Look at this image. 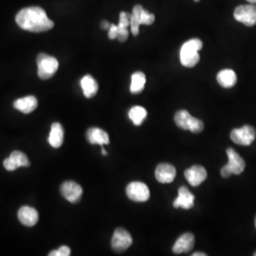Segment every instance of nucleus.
Here are the masks:
<instances>
[{"instance_id": "f257e3e1", "label": "nucleus", "mask_w": 256, "mask_h": 256, "mask_svg": "<svg viewBox=\"0 0 256 256\" xmlns=\"http://www.w3.org/2000/svg\"><path fill=\"white\" fill-rule=\"evenodd\" d=\"M19 27L30 32H44L54 27V21L48 18L46 12L40 7H27L16 16Z\"/></svg>"}, {"instance_id": "f03ea898", "label": "nucleus", "mask_w": 256, "mask_h": 256, "mask_svg": "<svg viewBox=\"0 0 256 256\" xmlns=\"http://www.w3.org/2000/svg\"><path fill=\"white\" fill-rule=\"evenodd\" d=\"M202 40L191 39L183 44L180 48V62L186 68H192L200 62L198 52L202 48Z\"/></svg>"}, {"instance_id": "7ed1b4c3", "label": "nucleus", "mask_w": 256, "mask_h": 256, "mask_svg": "<svg viewBox=\"0 0 256 256\" xmlns=\"http://www.w3.org/2000/svg\"><path fill=\"white\" fill-rule=\"evenodd\" d=\"M227 156L229 158L228 164L223 166L220 170V174L224 178H228L232 174H240L245 170V160L239 156L238 152L232 149H227Z\"/></svg>"}, {"instance_id": "20e7f679", "label": "nucleus", "mask_w": 256, "mask_h": 256, "mask_svg": "<svg viewBox=\"0 0 256 256\" xmlns=\"http://www.w3.org/2000/svg\"><path fill=\"white\" fill-rule=\"evenodd\" d=\"M176 124L183 130H189L192 133H200L204 129V124L200 120L194 118L187 110H180L174 114Z\"/></svg>"}, {"instance_id": "39448f33", "label": "nucleus", "mask_w": 256, "mask_h": 256, "mask_svg": "<svg viewBox=\"0 0 256 256\" xmlns=\"http://www.w3.org/2000/svg\"><path fill=\"white\" fill-rule=\"evenodd\" d=\"M37 66H38V76L42 80H48L52 78L58 70V61L57 59L46 54H40L37 56Z\"/></svg>"}, {"instance_id": "423d86ee", "label": "nucleus", "mask_w": 256, "mask_h": 256, "mask_svg": "<svg viewBox=\"0 0 256 256\" xmlns=\"http://www.w3.org/2000/svg\"><path fill=\"white\" fill-rule=\"evenodd\" d=\"M230 140L238 146H248L256 137V131L252 126H244L241 128H236L230 132Z\"/></svg>"}, {"instance_id": "0eeeda50", "label": "nucleus", "mask_w": 256, "mask_h": 256, "mask_svg": "<svg viewBox=\"0 0 256 256\" xmlns=\"http://www.w3.org/2000/svg\"><path fill=\"white\" fill-rule=\"evenodd\" d=\"M132 236L124 228L115 230L111 240V247L114 252H124L132 245Z\"/></svg>"}, {"instance_id": "6e6552de", "label": "nucleus", "mask_w": 256, "mask_h": 256, "mask_svg": "<svg viewBox=\"0 0 256 256\" xmlns=\"http://www.w3.org/2000/svg\"><path fill=\"white\" fill-rule=\"evenodd\" d=\"M126 196L129 200L136 202H146L150 198V191L146 184L134 182L129 183L126 187Z\"/></svg>"}, {"instance_id": "1a4fd4ad", "label": "nucleus", "mask_w": 256, "mask_h": 256, "mask_svg": "<svg viewBox=\"0 0 256 256\" xmlns=\"http://www.w3.org/2000/svg\"><path fill=\"white\" fill-rule=\"evenodd\" d=\"M234 16L238 22L243 23L248 27L256 25V6L254 5H241L234 10Z\"/></svg>"}, {"instance_id": "9d476101", "label": "nucleus", "mask_w": 256, "mask_h": 256, "mask_svg": "<svg viewBox=\"0 0 256 256\" xmlns=\"http://www.w3.org/2000/svg\"><path fill=\"white\" fill-rule=\"evenodd\" d=\"M62 196L70 203H78L82 196V187L74 182H64L60 188Z\"/></svg>"}, {"instance_id": "9b49d317", "label": "nucleus", "mask_w": 256, "mask_h": 256, "mask_svg": "<svg viewBox=\"0 0 256 256\" xmlns=\"http://www.w3.org/2000/svg\"><path fill=\"white\" fill-rule=\"evenodd\" d=\"M185 178L194 187L200 186L207 178V171L202 165H194L184 172Z\"/></svg>"}, {"instance_id": "f8f14e48", "label": "nucleus", "mask_w": 256, "mask_h": 256, "mask_svg": "<svg viewBox=\"0 0 256 256\" xmlns=\"http://www.w3.org/2000/svg\"><path fill=\"white\" fill-rule=\"evenodd\" d=\"M3 165L7 171H14L18 167H28L30 164L24 153L14 151L9 158L4 160Z\"/></svg>"}, {"instance_id": "ddd939ff", "label": "nucleus", "mask_w": 256, "mask_h": 256, "mask_svg": "<svg viewBox=\"0 0 256 256\" xmlns=\"http://www.w3.org/2000/svg\"><path fill=\"white\" fill-rule=\"evenodd\" d=\"M176 176V170L172 164H160L156 168L155 176L158 182L164 184L173 182Z\"/></svg>"}, {"instance_id": "4468645a", "label": "nucleus", "mask_w": 256, "mask_h": 256, "mask_svg": "<svg viewBox=\"0 0 256 256\" xmlns=\"http://www.w3.org/2000/svg\"><path fill=\"white\" fill-rule=\"evenodd\" d=\"M194 246V236L191 232H186L180 236L176 241L173 246V252L174 254H182L189 252Z\"/></svg>"}, {"instance_id": "2eb2a0df", "label": "nucleus", "mask_w": 256, "mask_h": 256, "mask_svg": "<svg viewBox=\"0 0 256 256\" xmlns=\"http://www.w3.org/2000/svg\"><path fill=\"white\" fill-rule=\"evenodd\" d=\"M194 196L188 190L186 187H180L178 189V196L174 200V208H182L189 210L194 207Z\"/></svg>"}, {"instance_id": "dca6fc26", "label": "nucleus", "mask_w": 256, "mask_h": 256, "mask_svg": "<svg viewBox=\"0 0 256 256\" xmlns=\"http://www.w3.org/2000/svg\"><path fill=\"white\" fill-rule=\"evenodd\" d=\"M86 140L90 144H98L101 146L110 144L108 134L101 128H90L86 131Z\"/></svg>"}, {"instance_id": "f3484780", "label": "nucleus", "mask_w": 256, "mask_h": 256, "mask_svg": "<svg viewBox=\"0 0 256 256\" xmlns=\"http://www.w3.org/2000/svg\"><path fill=\"white\" fill-rule=\"evenodd\" d=\"M18 220L21 224L27 227H32L36 225L39 216L36 209L28 207V206H23L18 210Z\"/></svg>"}, {"instance_id": "a211bd4d", "label": "nucleus", "mask_w": 256, "mask_h": 256, "mask_svg": "<svg viewBox=\"0 0 256 256\" xmlns=\"http://www.w3.org/2000/svg\"><path fill=\"white\" fill-rule=\"evenodd\" d=\"M38 106V101L34 96H27L20 98L14 102L16 110H19L24 114H28L36 110Z\"/></svg>"}, {"instance_id": "6ab92c4d", "label": "nucleus", "mask_w": 256, "mask_h": 256, "mask_svg": "<svg viewBox=\"0 0 256 256\" xmlns=\"http://www.w3.org/2000/svg\"><path fill=\"white\" fill-rule=\"evenodd\" d=\"M81 88L84 97L88 99L94 97L99 90L98 82L95 81V79L92 75H86L82 77L81 80Z\"/></svg>"}, {"instance_id": "aec40b11", "label": "nucleus", "mask_w": 256, "mask_h": 256, "mask_svg": "<svg viewBox=\"0 0 256 256\" xmlns=\"http://www.w3.org/2000/svg\"><path fill=\"white\" fill-rule=\"evenodd\" d=\"M130 18H131V14L128 12H122L120 14L119 24L117 25L118 26L117 39L122 43H124L128 40V36H129L128 27H130Z\"/></svg>"}, {"instance_id": "412c9836", "label": "nucleus", "mask_w": 256, "mask_h": 256, "mask_svg": "<svg viewBox=\"0 0 256 256\" xmlns=\"http://www.w3.org/2000/svg\"><path fill=\"white\" fill-rule=\"evenodd\" d=\"M64 142V130L59 122H54L52 124V129L48 137V142L50 146L59 148L62 146Z\"/></svg>"}, {"instance_id": "4be33fe9", "label": "nucleus", "mask_w": 256, "mask_h": 256, "mask_svg": "<svg viewBox=\"0 0 256 256\" xmlns=\"http://www.w3.org/2000/svg\"><path fill=\"white\" fill-rule=\"evenodd\" d=\"M216 80L222 88H230L238 82V76L232 70L227 68L218 72Z\"/></svg>"}, {"instance_id": "5701e85b", "label": "nucleus", "mask_w": 256, "mask_h": 256, "mask_svg": "<svg viewBox=\"0 0 256 256\" xmlns=\"http://www.w3.org/2000/svg\"><path fill=\"white\" fill-rule=\"evenodd\" d=\"M144 7L142 5H136L131 14V18H130V30L133 36H138L140 32V26L142 25V14Z\"/></svg>"}, {"instance_id": "b1692460", "label": "nucleus", "mask_w": 256, "mask_h": 256, "mask_svg": "<svg viewBox=\"0 0 256 256\" xmlns=\"http://www.w3.org/2000/svg\"><path fill=\"white\" fill-rule=\"evenodd\" d=\"M146 84V74L144 72H137L132 74L130 92L133 94L140 93L144 90Z\"/></svg>"}, {"instance_id": "393cba45", "label": "nucleus", "mask_w": 256, "mask_h": 256, "mask_svg": "<svg viewBox=\"0 0 256 256\" xmlns=\"http://www.w3.org/2000/svg\"><path fill=\"white\" fill-rule=\"evenodd\" d=\"M128 117H129V119L133 122V124L136 126H142L144 120L146 119V110L142 106H133L128 112Z\"/></svg>"}, {"instance_id": "a878e982", "label": "nucleus", "mask_w": 256, "mask_h": 256, "mask_svg": "<svg viewBox=\"0 0 256 256\" xmlns=\"http://www.w3.org/2000/svg\"><path fill=\"white\" fill-rule=\"evenodd\" d=\"M142 25H152L155 22V16L147 12L146 10H142Z\"/></svg>"}, {"instance_id": "bb28decb", "label": "nucleus", "mask_w": 256, "mask_h": 256, "mask_svg": "<svg viewBox=\"0 0 256 256\" xmlns=\"http://www.w3.org/2000/svg\"><path fill=\"white\" fill-rule=\"evenodd\" d=\"M50 256H70V248L68 246H62L56 250L50 252Z\"/></svg>"}, {"instance_id": "cd10ccee", "label": "nucleus", "mask_w": 256, "mask_h": 256, "mask_svg": "<svg viewBox=\"0 0 256 256\" xmlns=\"http://www.w3.org/2000/svg\"><path fill=\"white\" fill-rule=\"evenodd\" d=\"M108 37L111 40L116 39L118 37V26L117 25H110V28H108Z\"/></svg>"}, {"instance_id": "c85d7f7f", "label": "nucleus", "mask_w": 256, "mask_h": 256, "mask_svg": "<svg viewBox=\"0 0 256 256\" xmlns=\"http://www.w3.org/2000/svg\"><path fill=\"white\" fill-rule=\"evenodd\" d=\"M102 28H104V30H108V28H110V24L108 22V21H102L101 24Z\"/></svg>"}, {"instance_id": "c756f323", "label": "nucleus", "mask_w": 256, "mask_h": 256, "mask_svg": "<svg viewBox=\"0 0 256 256\" xmlns=\"http://www.w3.org/2000/svg\"><path fill=\"white\" fill-rule=\"evenodd\" d=\"M192 256H206L207 254H205V252H194V254H192Z\"/></svg>"}, {"instance_id": "7c9ffc66", "label": "nucleus", "mask_w": 256, "mask_h": 256, "mask_svg": "<svg viewBox=\"0 0 256 256\" xmlns=\"http://www.w3.org/2000/svg\"><path fill=\"white\" fill-rule=\"evenodd\" d=\"M102 155L104 156L108 155V153H106V151L104 149V147H102Z\"/></svg>"}, {"instance_id": "2f4dec72", "label": "nucleus", "mask_w": 256, "mask_h": 256, "mask_svg": "<svg viewBox=\"0 0 256 256\" xmlns=\"http://www.w3.org/2000/svg\"><path fill=\"white\" fill-rule=\"evenodd\" d=\"M250 3H252V4H256V0H247Z\"/></svg>"}, {"instance_id": "473e14b6", "label": "nucleus", "mask_w": 256, "mask_h": 256, "mask_svg": "<svg viewBox=\"0 0 256 256\" xmlns=\"http://www.w3.org/2000/svg\"><path fill=\"white\" fill-rule=\"evenodd\" d=\"M254 256H256V252H254Z\"/></svg>"}, {"instance_id": "72a5a7b5", "label": "nucleus", "mask_w": 256, "mask_h": 256, "mask_svg": "<svg viewBox=\"0 0 256 256\" xmlns=\"http://www.w3.org/2000/svg\"><path fill=\"white\" fill-rule=\"evenodd\" d=\"M194 1H196V2H198V1H200V0H194Z\"/></svg>"}, {"instance_id": "f704fd0d", "label": "nucleus", "mask_w": 256, "mask_h": 256, "mask_svg": "<svg viewBox=\"0 0 256 256\" xmlns=\"http://www.w3.org/2000/svg\"></svg>"}]
</instances>
